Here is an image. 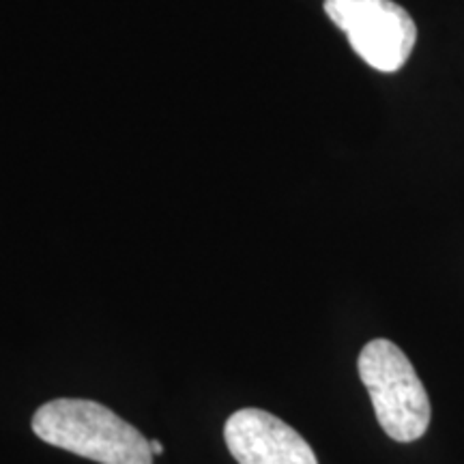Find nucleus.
<instances>
[{
    "label": "nucleus",
    "instance_id": "1",
    "mask_svg": "<svg viewBox=\"0 0 464 464\" xmlns=\"http://www.w3.org/2000/svg\"><path fill=\"white\" fill-rule=\"evenodd\" d=\"M33 432L45 443L97 464H153L150 440L92 400L58 398L39 406Z\"/></svg>",
    "mask_w": 464,
    "mask_h": 464
},
{
    "label": "nucleus",
    "instance_id": "5",
    "mask_svg": "<svg viewBox=\"0 0 464 464\" xmlns=\"http://www.w3.org/2000/svg\"><path fill=\"white\" fill-rule=\"evenodd\" d=\"M150 451H153V456H160L161 451H164V448H161V443H160L158 439L150 440Z\"/></svg>",
    "mask_w": 464,
    "mask_h": 464
},
{
    "label": "nucleus",
    "instance_id": "3",
    "mask_svg": "<svg viewBox=\"0 0 464 464\" xmlns=\"http://www.w3.org/2000/svg\"><path fill=\"white\" fill-rule=\"evenodd\" d=\"M324 14L346 34L355 54L376 72L402 69L415 48L413 17L393 0H324Z\"/></svg>",
    "mask_w": 464,
    "mask_h": 464
},
{
    "label": "nucleus",
    "instance_id": "2",
    "mask_svg": "<svg viewBox=\"0 0 464 464\" xmlns=\"http://www.w3.org/2000/svg\"><path fill=\"white\" fill-rule=\"evenodd\" d=\"M357 370L387 437L398 443L421 439L430 426V400L402 348L382 338L368 342Z\"/></svg>",
    "mask_w": 464,
    "mask_h": 464
},
{
    "label": "nucleus",
    "instance_id": "4",
    "mask_svg": "<svg viewBox=\"0 0 464 464\" xmlns=\"http://www.w3.org/2000/svg\"><path fill=\"white\" fill-rule=\"evenodd\" d=\"M228 451L239 464H318L307 440L280 417L241 409L224 426Z\"/></svg>",
    "mask_w": 464,
    "mask_h": 464
}]
</instances>
